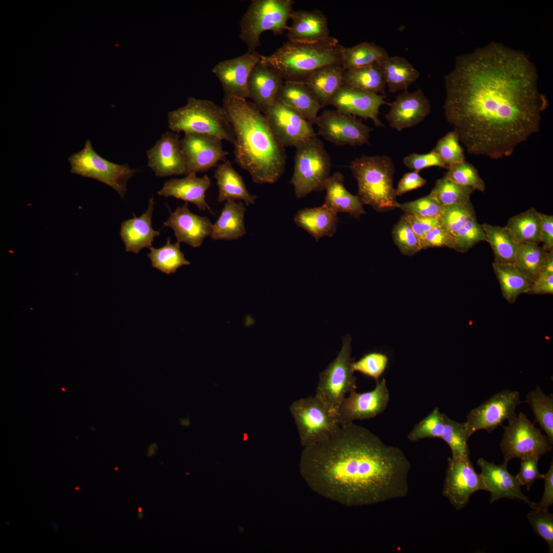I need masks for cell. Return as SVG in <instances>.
<instances>
[{"mask_svg":"<svg viewBox=\"0 0 553 553\" xmlns=\"http://www.w3.org/2000/svg\"><path fill=\"white\" fill-rule=\"evenodd\" d=\"M521 403L517 391L505 390L493 395L467 415L465 422L470 436L480 430L493 431L504 421L515 417L516 408Z\"/></svg>","mask_w":553,"mask_h":553,"instance_id":"cell-15","label":"cell"},{"mask_svg":"<svg viewBox=\"0 0 553 553\" xmlns=\"http://www.w3.org/2000/svg\"><path fill=\"white\" fill-rule=\"evenodd\" d=\"M548 252L539 244H520L516 253L514 265L531 283L541 273Z\"/></svg>","mask_w":553,"mask_h":553,"instance_id":"cell-40","label":"cell"},{"mask_svg":"<svg viewBox=\"0 0 553 553\" xmlns=\"http://www.w3.org/2000/svg\"><path fill=\"white\" fill-rule=\"evenodd\" d=\"M492 266L500 285L502 295L509 303H515L521 294L527 293L531 283L514 264L493 262Z\"/></svg>","mask_w":553,"mask_h":553,"instance_id":"cell-39","label":"cell"},{"mask_svg":"<svg viewBox=\"0 0 553 553\" xmlns=\"http://www.w3.org/2000/svg\"><path fill=\"white\" fill-rule=\"evenodd\" d=\"M385 115L389 126L398 131L412 127L422 121L431 112V104L421 89L399 93L390 103Z\"/></svg>","mask_w":553,"mask_h":553,"instance_id":"cell-22","label":"cell"},{"mask_svg":"<svg viewBox=\"0 0 553 553\" xmlns=\"http://www.w3.org/2000/svg\"><path fill=\"white\" fill-rule=\"evenodd\" d=\"M315 123L318 134L335 145L361 146L369 143L372 129L354 116L337 110H324Z\"/></svg>","mask_w":553,"mask_h":553,"instance_id":"cell-14","label":"cell"},{"mask_svg":"<svg viewBox=\"0 0 553 553\" xmlns=\"http://www.w3.org/2000/svg\"><path fill=\"white\" fill-rule=\"evenodd\" d=\"M411 467L401 449L353 422L304 448L299 463L300 474L313 491L349 507L406 497Z\"/></svg>","mask_w":553,"mask_h":553,"instance_id":"cell-2","label":"cell"},{"mask_svg":"<svg viewBox=\"0 0 553 553\" xmlns=\"http://www.w3.org/2000/svg\"><path fill=\"white\" fill-rule=\"evenodd\" d=\"M544 490L542 499L537 503L536 509L548 511V508L553 503V464H550L547 472L544 474Z\"/></svg>","mask_w":553,"mask_h":553,"instance_id":"cell-62","label":"cell"},{"mask_svg":"<svg viewBox=\"0 0 553 553\" xmlns=\"http://www.w3.org/2000/svg\"><path fill=\"white\" fill-rule=\"evenodd\" d=\"M350 168L357 182L358 196L363 204L370 205L378 211L397 208L399 203L393 187L394 165L390 157L363 155L353 160Z\"/></svg>","mask_w":553,"mask_h":553,"instance_id":"cell-5","label":"cell"},{"mask_svg":"<svg viewBox=\"0 0 553 553\" xmlns=\"http://www.w3.org/2000/svg\"><path fill=\"white\" fill-rule=\"evenodd\" d=\"M479 490L487 491L470 458H449L442 494L455 508H464L471 495Z\"/></svg>","mask_w":553,"mask_h":553,"instance_id":"cell-16","label":"cell"},{"mask_svg":"<svg viewBox=\"0 0 553 553\" xmlns=\"http://www.w3.org/2000/svg\"><path fill=\"white\" fill-rule=\"evenodd\" d=\"M289 409L303 448L327 439L341 427L335 416L315 396L297 399Z\"/></svg>","mask_w":553,"mask_h":553,"instance_id":"cell-10","label":"cell"},{"mask_svg":"<svg viewBox=\"0 0 553 553\" xmlns=\"http://www.w3.org/2000/svg\"><path fill=\"white\" fill-rule=\"evenodd\" d=\"M470 437L465 422H457L444 414V427L440 438L450 447L452 457L470 458L467 442Z\"/></svg>","mask_w":553,"mask_h":553,"instance_id":"cell-44","label":"cell"},{"mask_svg":"<svg viewBox=\"0 0 553 553\" xmlns=\"http://www.w3.org/2000/svg\"><path fill=\"white\" fill-rule=\"evenodd\" d=\"M190 173L180 179L166 181L158 192L160 196L173 197L195 205L200 210L213 212L206 201V192L211 186V180L207 175L198 177Z\"/></svg>","mask_w":553,"mask_h":553,"instance_id":"cell-26","label":"cell"},{"mask_svg":"<svg viewBox=\"0 0 553 553\" xmlns=\"http://www.w3.org/2000/svg\"><path fill=\"white\" fill-rule=\"evenodd\" d=\"M324 189L326 190L324 204L336 214L347 213L357 219L366 213L359 197L351 194L346 188L341 173L335 172L330 176Z\"/></svg>","mask_w":553,"mask_h":553,"instance_id":"cell-30","label":"cell"},{"mask_svg":"<svg viewBox=\"0 0 553 553\" xmlns=\"http://www.w3.org/2000/svg\"><path fill=\"white\" fill-rule=\"evenodd\" d=\"M541 224V242L547 251L553 250V216L540 212Z\"/></svg>","mask_w":553,"mask_h":553,"instance_id":"cell-61","label":"cell"},{"mask_svg":"<svg viewBox=\"0 0 553 553\" xmlns=\"http://www.w3.org/2000/svg\"><path fill=\"white\" fill-rule=\"evenodd\" d=\"M522 52L492 42L456 57L444 77L445 118L468 153L510 156L540 130L546 100Z\"/></svg>","mask_w":553,"mask_h":553,"instance_id":"cell-1","label":"cell"},{"mask_svg":"<svg viewBox=\"0 0 553 553\" xmlns=\"http://www.w3.org/2000/svg\"><path fill=\"white\" fill-rule=\"evenodd\" d=\"M290 183L297 198L324 189L330 176L331 161L322 141L316 136L297 145Z\"/></svg>","mask_w":553,"mask_h":553,"instance_id":"cell-8","label":"cell"},{"mask_svg":"<svg viewBox=\"0 0 553 553\" xmlns=\"http://www.w3.org/2000/svg\"><path fill=\"white\" fill-rule=\"evenodd\" d=\"M534 531L542 538L549 547V552H553V515L548 511L531 509L527 514Z\"/></svg>","mask_w":553,"mask_h":553,"instance_id":"cell-54","label":"cell"},{"mask_svg":"<svg viewBox=\"0 0 553 553\" xmlns=\"http://www.w3.org/2000/svg\"><path fill=\"white\" fill-rule=\"evenodd\" d=\"M246 208L241 202H225L217 220L212 224L210 238L214 241L238 240L246 233L244 224Z\"/></svg>","mask_w":553,"mask_h":553,"instance_id":"cell-33","label":"cell"},{"mask_svg":"<svg viewBox=\"0 0 553 553\" xmlns=\"http://www.w3.org/2000/svg\"><path fill=\"white\" fill-rule=\"evenodd\" d=\"M505 227L519 244L541 243L540 212L534 207L509 218Z\"/></svg>","mask_w":553,"mask_h":553,"instance_id":"cell-38","label":"cell"},{"mask_svg":"<svg viewBox=\"0 0 553 553\" xmlns=\"http://www.w3.org/2000/svg\"><path fill=\"white\" fill-rule=\"evenodd\" d=\"M476 214L471 201L444 206L440 218L441 227L454 237L456 233L470 220L475 219Z\"/></svg>","mask_w":553,"mask_h":553,"instance_id":"cell-46","label":"cell"},{"mask_svg":"<svg viewBox=\"0 0 553 553\" xmlns=\"http://www.w3.org/2000/svg\"><path fill=\"white\" fill-rule=\"evenodd\" d=\"M341 45L332 37L313 44L288 41L271 54L261 55L260 62L276 73L284 81L305 82L322 67L341 63Z\"/></svg>","mask_w":553,"mask_h":553,"instance_id":"cell-4","label":"cell"},{"mask_svg":"<svg viewBox=\"0 0 553 553\" xmlns=\"http://www.w3.org/2000/svg\"><path fill=\"white\" fill-rule=\"evenodd\" d=\"M263 114L274 137L283 146H296L316 136L312 124L279 100Z\"/></svg>","mask_w":553,"mask_h":553,"instance_id":"cell-13","label":"cell"},{"mask_svg":"<svg viewBox=\"0 0 553 553\" xmlns=\"http://www.w3.org/2000/svg\"><path fill=\"white\" fill-rule=\"evenodd\" d=\"M261 55L256 51H247L235 58L219 62L212 72L221 83L224 95L249 98L247 83L250 74L260 62Z\"/></svg>","mask_w":553,"mask_h":553,"instance_id":"cell-19","label":"cell"},{"mask_svg":"<svg viewBox=\"0 0 553 553\" xmlns=\"http://www.w3.org/2000/svg\"><path fill=\"white\" fill-rule=\"evenodd\" d=\"M163 226L173 230L177 242L196 248L201 246L204 240L210 236L212 224L207 217L190 212L188 202H185L175 211L170 212Z\"/></svg>","mask_w":553,"mask_h":553,"instance_id":"cell-24","label":"cell"},{"mask_svg":"<svg viewBox=\"0 0 553 553\" xmlns=\"http://www.w3.org/2000/svg\"><path fill=\"white\" fill-rule=\"evenodd\" d=\"M345 72L341 63H332L322 67L311 74L305 83L324 107L330 102L344 84Z\"/></svg>","mask_w":553,"mask_h":553,"instance_id":"cell-35","label":"cell"},{"mask_svg":"<svg viewBox=\"0 0 553 553\" xmlns=\"http://www.w3.org/2000/svg\"><path fill=\"white\" fill-rule=\"evenodd\" d=\"M477 464L481 469L480 475L486 490L491 494L490 503L504 498L517 499L523 501L531 509L537 508V503L530 501L523 494L519 481L508 472L507 463L497 465L480 458Z\"/></svg>","mask_w":553,"mask_h":553,"instance_id":"cell-23","label":"cell"},{"mask_svg":"<svg viewBox=\"0 0 553 553\" xmlns=\"http://www.w3.org/2000/svg\"><path fill=\"white\" fill-rule=\"evenodd\" d=\"M397 208H400L406 214L416 216L431 218H440L444 206L431 194L418 199L416 200L398 203Z\"/></svg>","mask_w":553,"mask_h":553,"instance_id":"cell-53","label":"cell"},{"mask_svg":"<svg viewBox=\"0 0 553 553\" xmlns=\"http://www.w3.org/2000/svg\"><path fill=\"white\" fill-rule=\"evenodd\" d=\"M389 400L386 380L382 378L376 381L374 389L370 391H351L342 402L335 417L341 426L374 418L386 409Z\"/></svg>","mask_w":553,"mask_h":553,"instance_id":"cell-17","label":"cell"},{"mask_svg":"<svg viewBox=\"0 0 553 553\" xmlns=\"http://www.w3.org/2000/svg\"><path fill=\"white\" fill-rule=\"evenodd\" d=\"M529 294H552L553 272L543 271L531 283L527 293Z\"/></svg>","mask_w":553,"mask_h":553,"instance_id":"cell-60","label":"cell"},{"mask_svg":"<svg viewBox=\"0 0 553 553\" xmlns=\"http://www.w3.org/2000/svg\"><path fill=\"white\" fill-rule=\"evenodd\" d=\"M138 511H139V512H142V509H141V508L140 507H139V508H138Z\"/></svg>","mask_w":553,"mask_h":553,"instance_id":"cell-63","label":"cell"},{"mask_svg":"<svg viewBox=\"0 0 553 553\" xmlns=\"http://www.w3.org/2000/svg\"><path fill=\"white\" fill-rule=\"evenodd\" d=\"M539 458L533 456L521 459L520 470L515 477L520 484L525 486L528 491L535 481L543 478L544 474H541L538 470Z\"/></svg>","mask_w":553,"mask_h":553,"instance_id":"cell-56","label":"cell"},{"mask_svg":"<svg viewBox=\"0 0 553 553\" xmlns=\"http://www.w3.org/2000/svg\"><path fill=\"white\" fill-rule=\"evenodd\" d=\"M422 249L430 247H448L453 249L454 237L441 226L435 227L428 231L421 241Z\"/></svg>","mask_w":553,"mask_h":553,"instance_id":"cell-57","label":"cell"},{"mask_svg":"<svg viewBox=\"0 0 553 553\" xmlns=\"http://www.w3.org/2000/svg\"><path fill=\"white\" fill-rule=\"evenodd\" d=\"M388 363L387 356L376 352L368 353L356 361H352V370L374 378L376 381L386 370Z\"/></svg>","mask_w":553,"mask_h":553,"instance_id":"cell-52","label":"cell"},{"mask_svg":"<svg viewBox=\"0 0 553 553\" xmlns=\"http://www.w3.org/2000/svg\"><path fill=\"white\" fill-rule=\"evenodd\" d=\"M340 52L341 65L345 71L374 65L389 55L383 47L367 41L350 47L341 45Z\"/></svg>","mask_w":553,"mask_h":553,"instance_id":"cell-36","label":"cell"},{"mask_svg":"<svg viewBox=\"0 0 553 553\" xmlns=\"http://www.w3.org/2000/svg\"><path fill=\"white\" fill-rule=\"evenodd\" d=\"M180 243L179 242L171 243V238L168 237L161 247L150 248L147 256L151 261L153 267L166 274H171L176 273L180 267L190 265V262L185 259L181 250Z\"/></svg>","mask_w":553,"mask_h":553,"instance_id":"cell-41","label":"cell"},{"mask_svg":"<svg viewBox=\"0 0 553 553\" xmlns=\"http://www.w3.org/2000/svg\"><path fill=\"white\" fill-rule=\"evenodd\" d=\"M453 249L465 252L481 241H486L485 232L476 218L469 220L455 235Z\"/></svg>","mask_w":553,"mask_h":553,"instance_id":"cell-51","label":"cell"},{"mask_svg":"<svg viewBox=\"0 0 553 553\" xmlns=\"http://www.w3.org/2000/svg\"><path fill=\"white\" fill-rule=\"evenodd\" d=\"M426 182V180L420 176L418 172L406 173L398 183L395 189L396 195L400 196L410 190L421 187Z\"/></svg>","mask_w":553,"mask_h":553,"instance_id":"cell-59","label":"cell"},{"mask_svg":"<svg viewBox=\"0 0 553 553\" xmlns=\"http://www.w3.org/2000/svg\"><path fill=\"white\" fill-rule=\"evenodd\" d=\"M214 178L218 187V202L242 200L247 206L254 204L257 196L248 191L242 177L229 160L217 166Z\"/></svg>","mask_w":553,"mask_h":553,"instance_id":"cell-29","label":"cell"},{"mask_svg":"<svg viewBox=\"0 0 553 553\" xmlns=\"http://www.w3.org/2000/svg\"><path fill=\"white\" fill-rule=\"evenodd\" d=\"M345 84L365 91L385 96L386 84L376 63L351 70L345 71Z\"/></svg>","mask_w":553,"mask_h":553,"instance_id":"cell-42","label":"cell"},{"mask_svg":"<svg viewBox=\"0 0 553 553\" xmlns=\"http://www.w3.org/2000/svg\"><path fill=\"white\" fill-rule=\"evenodd\" d=\"M385 98L384 95L344 83L333 97L330 105L343 113L371 119L375 126H382L378 116L380 108L389 104Z\"/></svg>","mask_w":553,"mask_h":553,"instance_id":"cell-21","label":"cell"},{"mask_svg":"<svg viewBox=\"0 0 553 553\" xmlns=\"http://www.w3.org/2000/svg\"><path fill=\"white\" fill-rule=\"evenodd\" d=\"M294 221L317 241L324 237L333 236L336 232L338 222L337 214L324 204L318 207L305 208L298 211Z\"/></svg>","mask_w":553,"mask_h":553,"instance_id":"cell-34","label":"cell"},{"mask_svg":"<svg viewBox=\"0 0 553 553\" xmlns=\"http://www.w3.org/2000/svg\"><path fill=\"white\" fill-rule=\"evenodd\" d=\"M444 177L460 185L475 190L484 191L485 184L476 167L465 161L449 166Z\"/></svg>","mask_w":553,"mask_h":553,"instance_id":"cell-48","label":"cell"},{"mask_svg":"<svg viewBox=\"0 0 553 553\" xmlns=\"http://www.w3.org/2000/svg\"><path fill=\"white\" fill-rule=\"evenodd\" d=\"M222 141L209 134H184L180 139V146L186 161L187 175L206 172L218 162L225 161L228 153L223 149Z\"/></svg>","mask_w":553,"mask_h":553,"instance_id":"cell-18","label":"cell"},{"mask_svg":"<svg viewBox=\"0 0 553 553\" xmlns=\"http://www.w3.org/2000/svg\"><path fill=\"white\" fill-rule=\"evenodd\" d=\"M222 106L234 132L237 163L249 173L255 183H275L284 172L287 156L263 113L253 102L225 95Z\"/></svg>","mask_w":553,"mask_h":553,"instance_id":"cell-3","label":"cell"},{"mask_svg":"<svg viewBox=\"0 0 553 553\" xmlns=\"http://www.w3.org/2000/svg\"><path fill=\"white\" fill-rule=\"evenodd\" d=\"M503 426L500 443L504 462L514 458L536 456L540 458L552 448V443L523 412L508 420Z\"/></svg>","mask_w":553,"mask_h":553,"instance_id":"cell-12","label":"cell"},{"mask_svg":"<svg viewBox=\"0 0 553 553\" xmlns=\"http://www.w3.org/2000/svg\"><path fill=\"white\" fill-rule=\"evenodd\" d=\"M475 190L443 177L437 180L430 194L442 206H446L470 201L471 196Z\"/></svg>","mask_w":553,"mask_h":553,"instance_id":"cell-45","label":"cell"},{"mask_svg":"<svg viewBox=\"0 0 553 553\" xmlns=\"http://www.w3.org/2000/svg\"><path fill=\"white\" fill-rule=\"evenodd\" d=\"M148 166L160 177L186 175L187 166L179 133L167 131L146 152Z\"/></svg>","mask_w":553,"mask_h":553,"instance_id":"cell-20","label":"cell"},{"mask_svg":"<svg viewBox=\"0 0 553 553\" xmlns=\"http://www.w3.org/2000/svg\"><path fill=\"white\" fill-rule=\"evenodd\" d=\"M292 0H252L240 22V38L248 52L260 46L262 33L271 31L281 35L288 28L287 23L293 11Z\"/></svg>","mask_w":553,"mask_h":553,"instance_id":"cell-7","label":"cell"},{"mask_svg":"<svg viewBox=\"0 0 553 553\" xmlns=\"http://www.w3.org/2000/svg\"><path fill=\"white\" fill-rule=\"evenodd\" d=\"M167 120L172 132L209 134L232 144L235 142L226 110L211 100L189 97L184 105L168 113Z\"/></svg>","mask_w":553,"mask_h":553,"instance_id":"cell-6","label":"cell"},{"mask_svg":"<svg viewBox=\"0 0 553 553\" xmlns=\"http://www.w3.org/2000/svg\"><path fill=\"white\" fill-rule=\"evenodd\" d=\"M403 163L408 168L418 172L424 168L433 166L446 168L444 163L433 150L423 154H409L403 159Z\"/></svg>","mask_w":553,"mask_h":553,"instance_id":"cell-55","label":"cell"},{"mask_svg":"<svg viewBox=\"0 0 553 553\" xmlns=\"http://www.w3.org/2000/svg\"><path fill=\"white\" fill-rule=\"evenodd\" d=\"M71 172L97 180L115 189L121 197L127 190V183L136 173L127 164H118L99 155L94 150L90 140L83 148L72 154L68 158Z\"/></svg>","mask_w":553,"mask_h":553,"instance_id":"cell-11","label":"cell"},{"mask_svg":"<svg viewBox=\"0 0 553 553\" xmlns=\"http://www.w3.org/2000/svg\"><path fill=\"white\" fill-rule=\"evenodd\" d=\"M290 19L292 24L287 30L288 41L313 44L332 37L330 35L327 18L319 10H293Z\"/></svg>","mask_w":553,"mask_h":553,"instance_id":"cell-25","label":"cell"},{"mask_svg":"<svg viewBox=\"0 0 553 553\" xmlns=\"http://www.w3.org/2000/svg\"><path fill=\"white\" fill-rule=\"evenodd\" d=\"M283 79L271 69L258 63L248 80L249 98L263 113L278 99Z\"/></svg>","mask_w":553,"mask_h":553,"instance_id":"cell-27","label":"cell"},{"mask_svg":"<svg viewBox=\"0 0 553 553\" xmlns=\"http://www.w3.org/2000/svg\"><path fill=\"white\" fill-rule=\"evenodd\" d=\"M394 242L402 254L412 256L422 249L420 240L402 217L392 231Z\"/></svg>","mask_w":553,"mask_h":553,"instance_id":"cell-50","label":"cell"},{"mask_svg":"<svg viewBox=\"0 0 553 553\" xmlns=\"http://www.w3.org/2000/svg\"><path fill=\"white\" fill-rule=\"evenodd\" d=\"M376 65L392 93L408 90L420 77L419 72L403 57L388 55Z\"/></svg>","mask_w":553,"mask_h":553,"instance_id":"cell-32","label":"cell"},{"mask_svg":"<svg viewBox=\"0 0 553 553\" xmlns=\"http://www.w3.org/2000/svg\"><path fill=\"white\" fill-rule=\"evenodd\" d=\"M534 414V422H537L553 443V395H547L539 386L531 391L526 397Z\"/></svg>","mask_w":553,"mask_h":553,"instance_id":"cell-43","label":"cell"},{"mask_svg":"<svg viewBox=\"0 0 553 553\" xmlns=\"http://www.w3.org/2000/svg\"><path fill=\"white\" fill-rule=\"evenodd\" d=\"M487 242L493 251L494 262L502 264H514L515 255L520 244L504 226L481 224Z\"/></svg>","mask_w":553,"mask_h":553,"instance_id":"cell-37","label":"cell"},{"mask_svg":"<svg viewBox=\"0 0 553 553\" xmlns=\"http://www.w3.org/2000/svg\"><path fill=\"white\" fill-rule=\"evenodd\" d=\"M443 427L444 414L436 407L415 426L408 438L411 442H416L426 438H440Z\"/></svg>","mask_w":553,"mask_h":553,"instance_id":"cell-47","label":"cell"},{"mask_svg":"<svg viewBox=\"0 0 553 553\" xmlns=\"http://www.w3.org/2000/svg\"><path fill=\"white\" fill-rule=\"evenodd\" d=\"M154 204L152 197L145 212L138 217L134 214L133 218L121 223L120 235L126 252L137 254L144 248H150L155 237L160 235V231L154 230L152 226Z\"/></svg>","mask_w":553,"mask_h":553,"instance_id":"cell-28","label":"cell"},{"mask_svg":"<svg viewBox=\"0 0 553 553\" xmlns=\"http://www.w3.org/2000/svg\"><path fill=\"white\" fill-rule=\"evenodd\" d=\"M432 150L441 159L446 168L449 166L465 161L459 136L454 130L440 138Z\"/></svg>","mask_w":553,"mask_h":553,"instance_id":"cell-49","label":"cell"},{"mask_svg":"<svg viewBox=\"0 0 553 553\" xmlns=\"http://www.w3.org/2000/svg\"><path fill=\"white\" fill-rule=\"evenodd\" d=\"M351 342L349 335L343 337L338 355L320 373L314 395L334 416L344 399L357 388L356 378L351 367Z\"/></svg>","mask_w":553,"mask_h":553,"instance_id":"cell-9","label":"cell"},{"mask_svg":"<svg viewBox=\"0 0 553 553\" xmlns=\"http://www.w3.org/2000/svg\"><path fill=\"white\" fill-rule=\"evenodd\" d=\"M278 100L296 110L311 124L315 123L323 108L305 82L284 81Z\"/></svg>","mask_w":553,"mask_h":553,"instance_id":"cell-31","label":"cell"},{"mask_svg":"<svg viewBox=\"0 0 553 553\" xmlns=\"http://www.w3.org/2000/svg\"><path fill=\"white\" fill-rule=\"evenodd\" d=\"M402 217L419 238L420 243L428 231L435 227L441 226L439 218L421 217L410 214H406Z\"/></svg>","mask_w":553,"mask_h":553,"instance_id":"cell-58","label":"cell"}]
</instances>
